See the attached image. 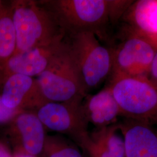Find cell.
Instances as JSON below:
<instances>
[{
  "mask_svg": "<svg viewBox=\"0 0 157 157\" xmlns=\"http://www.w3.org/2000/svg\"><path fill=\"white\" fill-rule=\"evenodd\" d=\"M0 157H13V154L9 147L1 141H0Z\"/></svg>",
  "mask_w": 157,
  "mask_h": 157,
  "instance_id": "cell-18",
  "label": "cell"
},
{
  "mask_svg": "<svg viewBox=\"0 0 157 157\" xmlns=\"http://www.w3.org/2000/svg\"><path fill=\"white\" fill-rule=\"evenodd\" d=\"M145 78L150 83L157 87V48Z\"/></svg>",
  "mask_w": 157,
  "mask_h": 157,
  "instance_id": "cell-17",
  "label": "cell"
},
{
  "mask_svg": "<svg viewBox=\"0 0 157 157\" xmlns=\"http://www.w3.org/2000/svg\"><path fill=\"white\" fill-rule=\"evenodd\" d=\"M137 30H139L141 33L142 34L146 37V39L151 43L152 45L157 48V33H147V32H142V31L139 30L138 29H137Z\"/></svg>",
  "mask_w": 157,
  "mask_h": 157,
  "instance_id": "cell-19",
  "label": "cell"
},
{
  "mask_svg": "<svg viewBox=\"0 0 157 157\" xmlns=\"http://www.w3.org/2000/svg\"><path fill=\"white\" fill-rule=\"evenodd\" d=\"M65 44L62 40L52 45L34 48L14 55L0 67V89L6 80L15 75L38 76Z\"/></svg>",
  "mask_w": 157,
  "mask_h": 157,
  "instance_id": "cell-10",
  "label": "cell"
},
{
  "mask_svg": "<svg viewBox=\"0 0 157 157\" xmlns=\"http://www.w3.org/2000/svg\"><path fill=\"white\" fill-rule=\"evenodd\" d=\"M0 95L6 107L24 111H37L48 103L37 78L22 75H15L6 80Z\"/></svg>",
  "mask_w": 157,
  "mask_h": 157,
  "instance_id": "cell-9",
  "label": "cell"
},
{
  "mask_svg": "<svg viewBox=\"0 0 157 157\" xmlns=\"http://www.w3.org/2000/svg\"><path fill=\"white\" fill-rule=\"evenodd\" d=\"M67 43L87 95L109 77L112 67V48L101 45L95 34L90 32L71 34V40Z\"/></svg>",
  "mask_w": 157,
  "mask_h": 157,
  "instance_id": "cell-3",
  "label": "cell"
},
{
  "mask_svg": "<svg viewBox=\"0 0 157 157\" xmlns=\"http://www.w3.org/2000/svg\"><path fill=\"white\" fill-rule=\"evenodd\" d=\"M17 47L16 33L10 6L0 9V67L14 56Z\"/></svg>",
  "mask_w": 157,
  "mask_h": 157,
  "instance_id": "cell-14",
  "label": "cell"
},
{
  "mask_svg": "<svg viewBox=\"0 0 157 157\" xmlns=\"http://www.w3.org/2000/svg\"><path fill=\"white\" fill-rule=\"evenodd\" d=\"M117 124L124 137V157H157V131L154 127L125 118Z\"/></svg>",
  "mask_w": 157,
  "mask_h": 157,
  "instance_id": "cell-11",
  "label": "cell"
},
{
  "mask_svg": "<svg viewBox=\"0 0 157 157\" xmlns=\"http://www.w3.org/2000/svg\"><path fill=\"white\" fill-rule=\"evenodd\" d=\"M125 37L112 51L109 80L122 76H146L157 48L137 29L128 26Z\"/></svg>",
  "mask_w": 157,
  "mask_h": 157,
  "instance_id": "cell-6",
  "label": "cell"
},
{
  "mask_svg": "<svg viewBox=\"0 0 157 157\" xmlns=\"http://www.w3.org/2000/svg\"><path fill=\"white\" fill-rule=\"evenodd\" d=\"M82 103L81 101L48 102L35 113L45 128L67 135L83 148L90 133Z\"/></svg>",
  "mask_w": 157,
  "mask_h": 157,
  "instance_id": "cell-7",
  "label": "cell"
},
{
  "mask_svg": "<svg viewBox=\"0 0 157 157\" xmlns=\"http://www.w3.org/2000/svg\"><path fill=\"white\" fill-rule=\"evenodd\" d=\"M118 104L121 116L157 126V87L144 76H122L107 86Z\"/></svg>",
  "mask_w": 157,
  "mask_h": 157,
  "instance_id": "cell-4",
  "label": "cell"
},
{
  "mask_svg": "<svg viewBox=\"0 0 157 157\" xmlns=\"http://www.w3.org/2000/svg\"><path fill=\"white\" fill-rule=\"evenodd\" d=\"M23 112L24 111L11 109L6 107L2 103L0 96V124H9L17 115Z\"/></svg>",
  "mask_w": 157,
  "mask_h": 157,
  "instance_id": "cell-16",
  "label": "cell"
},
{
  "mask_svg": "<svg viewBox=\"0 0 157 157\" xmlns=\"http://www.w3.org/2000/svg\"><path fill=\"white\" fill-rule=\"evenodd\" d=\"M45 128L34 111H24L9 123L6 134L14 150L37 157L41 155L47 135Z\"/></svg>",
  "mask_w": 157,
  "mask_h": 157,
  "instance_id": "cell-8",
  "label": "cell"
},
{
  "mask_svg": "<svg viewBox=\"0 0 157 157\" xmlns=\"http://www.w3.org/2000/svg\"><path fill=\"white\" fill-rule=\"evenodd\" d=\"M82 103L88 122L97 129L117 124L121 112L110 89L107 86L94 95L86 96Z\"/></svg>",
  "mask_w": 157,
  "mask_h": 157,
  "instance_id": "cell-12",
  "label": "cell"
},
{
  "mask_svg": "<svg viewBox=\"0 0 157 157\" xmlns=\"http://www.w3.org/2000/svg\"></svg>",
  "mask_w": 157,
  "mask_h": 157,
  "instance_id": "cell-21",
  "label": "cell"
},
{
  "mask_svg": "<svg viewBox=\"0 0 157 157\" xmlns=\"http://www.w3.org/2000/svg\"><path fill=\"white\" fill-rule=\"evenodd\" d=\"M13 157H35L29 155H26L24 154H21V153H14L13 154Z\"/></svg>",
  "mask_w": 157,
  "mask_h": 157,
  "instance_id": "cell-20",
  "label": "cell"
},
{
  "mask_svg": "<svg viewBox=\"0 0 157 157\" xmlns=\"http://www.w3.org/2000/svg\"><path fill=\"white\" fill-rule=\"evenodd\" d=\"M42 157H83L78 148L61 136L47 135Z\"/></svg>",
  "mask_w": 157,
  "mask_h": 157,
  "instance_id": "cell-15",
  "label": "cell"
},
{
  "mask_svg": "<svg viewBox=\"0 0 157 157\" xmlns=\"http://www.w3.org/2000/svg\"><path fill=\"white\" fill-rule=\"evenodd\" d=\"M40 4L49 12L65 33L90 32L100 39L107 36L109 0H47Z\"/></svg>",
  "mask_w": 157,
  "mask_h": 157,
  "instance_id": "cell-2",
  "label": "cell"
},
{
  "mask_svg": "<svg viewBox=\"0 0 157 157\" xmlns=\"http://www.w3.org/2000/svg\"><path fill=\"white\" fill-rule=\"evenodd\" d=\"M118 131L117 124L97 129L90 133L83 149L89 157H124V139Z\"/></svg>",
  "mask_w": 157,
  "mask_h": 157,
  "instance_id": "cell-13",
  "label": "cell"
},
{
  "mask_svg": "<svg viewBox=\"0 0 157 157\" xmlns=\"http://www.w3.org/2000/svg\"><path fill=\"white\" fill-rule=\"evenodd\" d=\"M10 8L17 40L14 55L63 40L65 33L39 2L15 0Z\"/></svg>",
  "mask_w": 157,
  "mask_h": 157,
  "instance_id": "cell-1",
  "label": "cell"
},
{
  "mask_svg": "<svg viewBox=\"0 0 157 157\" xmlns=\"http://www.w3.org/2000/svg\"><path fill=\"white\" fill-rule=\"evenodd\" d=\"M36 78L49 102L83 101L87 95L67 42Z\"/></svg>",
  "mask_w": 157,
  "mask_h": 157,
  "instance_id": "cell-5",
  "label": "cell"
}]
</instances>
